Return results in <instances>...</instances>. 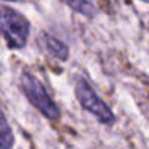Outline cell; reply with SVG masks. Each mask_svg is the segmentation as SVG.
I'll list each match as a JSON object with an SVG mask.
<instances>
[{
	"instance_id": "6da1fadb",
	"label": "cell",
	"mask_w": 149,
	"mask_h": 149,
	"mask_svg": "<svg viewBox=\"0 0 149 149\" xmlns=\"http://www.w3.org/2000/svg\"><path fill=\"white\" fill-rule=\"evenodd\" d=\"M21 86L28 98V101L50 121H56L60 118V108L47 92L45 86L40 82L37 76L29 72H24L21 74Z\"/></svg>"
},
{
	"instance_id": "7a4b0ae2",
	"label": "cell",
	"mask_w": 149,
	"mask_h": 149,
	"mask_svg": "<svg viewBox=\"0 0 149 149\" xmlns=\"http://www.w3.org/2000/svg\"><path fill=\"white\" fill-rule=\"evenodd\" d=\"M29 21L10 8H0V34L6 44L13 48H24L29 37Z\"/></svg>"
},
{
	"instance_id": "3957f363",
	"label": "cell",
	"mask_w": 149,
	"mask_h": 149,
	"mask_svg": "<svg viewBox=\"0 0 149 149\" xmlns=\"http://www.w3.org/2000/svg\"><path fill=\"white\" fill-rule=\"evenodd\" d=\"M74 95H76L82 108L91 113L100 123L107 124V126H111L116 123V116L111 111V108L98 97L94 88L84 78H79L76 84H74Z\"/></svg>"
},
{
	"instance_id": "277c9868",
	"label": "cell",
	"mask_w": 149,
	"mask_h": 149,
	"mask_svg": "<svg viewBox=\"0 0 149 149\" xmlns=\"http://www.w3.org/2000/svg\"><path fill=\"white\" fill-rule=\"evenodd\" d=\"M42 41H44V47L50 56H53L54 58L61 60V61H66L69 58V47L66 44H63L60 40H57L48 34H44Z\"/></svg>"
},
{
	"instance_id": "5b68a950",
	"label": "cell",
	"mask_w": 149,
	"mask_h": 149,
	"mask_svg": "<svg viewBox=\"0 0 149 149\" xmlns=\"http://www.w3.org/2000/svg\"><path fill=\"white\" fill-rule=\"evenodd\" d=\"M61 2L85 18H95L98 13V9L95 8L92 0H61Z\"/></svg>"
},
{
	"instance_id": "8992f818",
	"label": "cell",
	"mask_w": 149,
	"mask_h": 149,
	"mask_svg": "<svg viewBox=\"0 0 149 149\" xmlns=\"http://www.w3.org/2000/svg\"><path fill=\"white\" fill-rule=\"evenodd\" d=\"M15 143V137L12 129L5 117V114L0 111V149H12Z\"/></svg>"
},
{
	"instance_id": "52a82bcc",
	"label": "cell",
	"mask_w": 149,
	"mask_h": 149,
	"mask_svg": "<svg viewBox=\"0 0 149 149\" xmlns=\"http://www.w3.org/2000/svg\"><path fill=\"white\" fill-rule=\"evenodd\" d=\"M6 2H22V0H6Z\"/></svg>"
},
{
	"instance_id": "ba28073f",
	"label": "cell",
	"mask_w": 149,
	"mask_h": 149,
	"mask_svg": "<svg viewBox=\"0 0 149 149\" xmlns=\"http://www.w3.org/2000/svg\"><path fill=\"white\" fill-rule=\"evenodd\" d=\"M142 2H145V3H149V0H142Z\"/></svg>"
}]
</instances>
